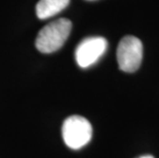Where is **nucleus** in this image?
Instances as JSON below:
<instances>
[{
	"label": "nucleus",
	"mask_w": 159,
	"mask_h": 158,
	"mask_svg": "<svg viewBox=\"0 0 159 158\" xmlns=\"http://www.w3.org/2000/svg\"><path fill=\"white\" fill-rule=\"evenodd\" d=\"M63 140L67 146L73 150L80 149L89 144L93 136V127L86 118L73 115L63 123Z\"/></svg>",
	"instance_id": "nucleus-2"
},
{
	"label": "nucleus",
	"mask_w": 159,
	"mask_h": 158,
	"mask_svg": "<svg viewBox=\"0 0 159 158\" xmlns=\"http://www.w3.org/2000/svg\"><path fill=\"white\" fill-rule=\"evenodd\" d=\"M143 59V44L134 36H125L120 40L117 47V62L119 69L133 73L140 68Z\"/></svg>",
	"instance_id": "nucleus-3"
},
{
	"label": "nucleus",
	"mask_w": 159,
	"mask_h": 158,
	"mask_svg": "<svg viewBox=\"0 0 159 158\" xmlns=\"http://www.w3.org/2000/svg\"><path fill=\"white\" fill-rule=\"evenodd\" d=\"M139 158H154V157L151 156V155H145V156H141V157H139Z\"/></svg>",
	"instance_id": "nucleus-6"
},
{
	"label": "nucleus",
	"mask_w": 159,
	"mask_h": 158,
	"mask_svg": "<svg viewBox=\"0 0 159 158\" xmlns=\"http://www.w3.org/2000/svg\"><path fill=\"white\" fill-rule=\"evenodd\" d=\"M72 29V23L68 19H57L40 30L35 45L40 52L52 53L65 44Z\"/></svg>",
	"instance_id": "nucleus-1"
},
{
	"label": "nucleus",
	"mask_w": 159,
	"mask_h": 158,
	"mask_svg": "<svg viewBox=\"0 0 159 158\" xmlns=\"http://www.w3.org/2000/svg\"><path fill=\"white\" fill-rule=\"evenodd\" d=\"M104 37H89L81 41L75 50V60L81 68H89L100 60L107 49Z\"/></svg>",
	"instance_id": "nucleus-4"
},
{
	"label": "nucleus",
	"mask_w": 159,
	"mask_h": 158,
	"mask_svg": "<svg viewBox=\"0 0 159 158\" xmlns=\"http://www.w3.org/2000/svg\"><path fill=\"white\" fill-rule=\"evenodd\" d=\"M70 0H39L36 5V15L40 20L56 16L68 6Z\"/></svg>",
	"instance_id": "nucleus-5"
},
{
	"label": "nucleus",
	"mask_w": 159,
	"mask_h": 158,
	"mask_svg": "<svg viewBox=\"0 0 159 158\" xmlns=\"http://www.w3.org/2000/svg\"><path fill=\"white\" fill-rule=\"evenodd\" d=\"M89 1H93V0H89Z\"/></svg>",
	"instance_id": "nucleus-7"
}]
</instances>
